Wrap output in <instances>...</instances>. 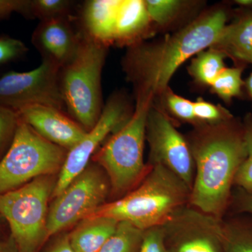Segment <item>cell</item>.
Segmentation results:
<instances>
[{"instance_id":"cell-1","label":"cell","mask_w":252,"mask_h":252,"mask_svg":"<svg viewBox=\"0 0 252 252\" xmlns=\"http://www.w3.org/2000/svg\"><path fill=\"white\" fill-rule=\"evenodd\" d=\"M189 145L195 165L189 205L222 219L231 201L235 174L248 157L243 127L230 120L214 124Z\"/></svg>"},{"instance_id":"cell-2","label":"cell","mask_w":252,"mask_h":252,"mask_svg":"<svg viewBox=\"0 0 252 252\" xmlns=\"http://www.w3.org/2000/svg\"><path fill=\"white\" fill-rule=\"evenodd\" d=\"M226 14L214 11L154 46H135L124 61L129 80L138 94L153 97L166 89L177 69L194 55L212 47L226 25Z\"/></svg>"},{"instance_id":"cell-3","label":"cell","mask_w":252,"mask_h":252,"mask_svg":"<svg viewBox=\"0 0 252 252\" xmlns=\"http://www.w3.org/2000/svg\"><path fill=\"white\" fill-rule=\"evenodd\" d=\"M190 188L180 177L159 164L149 165L142 182L115 201L104 203L87 218L107 217L126 221L141 230L162 225L189 205Z\"/></svg>"},{"instance_id":"cell-4","label":"cell","mask_w":252,"mask_h":252,"mask_svg":"<svg viewBox=\"0 0 252 252\" xmlns=\"http://www.w3.org/2000/svg\"><path fill=\"white\" fill-rule=\"evenodd\" d=\"M152 97L137 94L132 117L97 149L92 158L105 171L110 191L124 196L142 182L149 166L144 162V141Z\"/></svg>"},{"instance_id":"cell-5","label":"cell","mask_w":252,"mask_h":252,"mask_svg":"<svg viewBox=\"0 0 252 252\" xmlns=\"http://www.w3.org/2000/svg\"><path fill=\"white\" fill-rule=\"evenodd\" d=\"M107 50V46L83 34L77 54L60 72L65 109L87 132L95 125L104 108L101 78Z\"/></svg>"},{"instance_id":"cell-6","label":"cell","mask_w":252,"mask_h":252,"mask_svg":"<svg viewBox=\"0 0 252 252\" xmlns=\"http://www.w3.org/2000/svg\"><path fill=\"white\" fill-rule=\"evenodd\" d=\"M56 181L43 176L0 194V214L7 221L18 252H36L47 240L49 200Z\"/></svg>"},{"instance_id":"cell-7","label":"cell","mask_w":252,"mask_h":252,"mask_svg":"<svg viewBox=\"0 0 252 252\" xmlns=\"http://www.w3.org/2000/svg\"><path fill=\"white\" fill-rule=\"evenodd\" d=\"M67 152L41 137L20 118L12 142L0 160V194L61 171Z\"/></svg>"},{"instance_id":"cell-8","label":"cell","mask_w":252,"mask_h":252,"mask_svg":"<svg viewBox=\"0 0 252 252\" xmlns=\"http://www.w3.org/2000/svg\"><path fill=\"white\" fill-rule=\"evenodd\" d=\"M109 190L107 175L99 167L88 165L49 207L48 238L87 218L104 205Z\"/></svg>"},{"instance_id":"cell-9","label":"cell","mask_w":252,"mask_h":252,"mask_svg":"<svg viewBox=\"0 0 252 252\" xmlns=\"http://www.w3.org/2000/svg\"><path fill=\"white\" fill-rule=\"evenodd\" d=\"M61 68L42 59L28 72L10 71L0 77V105L18 112L32 105H48L64 111L60 86Z\"/></svg>"},{"instance_id":"cell-10","label":"cell","mask_w":252,"mask_h":252,"mask_svg":"<svg viewBox=\"0 0 252 252\" xmlns=\"http://www.w3.org/2000/svg\"><path fill=\"white\" fill-rule=\"evenodd\" d=\"M222 219L187 205L162 225L166 252H225Z\"/></svg>"},{"instance_id":"cell-11","label":"cell","mask_w":252,"mask_h":252,"mask_svg":"<svg viewBox=\"0 0 252 252\" xmlns=\"http://www.w3.org/2000/svg\"><path fill=\"white\" fill-rule=\"evenodd\" d=\"M146 137L150 147L149 165L159 164L166 167L191 190L195 165L190 145L165 114L151 107Z\"/></svg>"},{"instance_id":"cell-12","label":"cell","mask_w":252,"mask_h":252,"mask_svg":"<svg viewBox=\"0 0 252 252\" xmlns=\"http://www.w3.org/2000/svg\"><path fill=\"white\" fill-rule=\"evenodd\" d=\"M127 106L122 97L109 99L95 125L86 132L80 142L67 152V157L56 180L53 196L56 198L89 165V162L110 132L126 122Z\"/></svg>"},{"instance_id":"cell-13","label":"cell","mask_w":252,"mask_h":252,"mask_svg":"<svg viewBox=\"0 0 252 252\" xmlns=\"http://www.w3.org/2000/svg\"><path fill=\"white\" fill-rule=\"evenodd\" d=\"M21 119L51 143L69 151L87 131L61 109L48 105L29 106L18 111Z\"/></svg>"},{"instance_id":"cell-14","label":"cell","mask_w":252,"mask_h":252,"mask_svg":"<svg viewBox=\"0 0 252 252\" xmlns=\"http://www.w3.org/2000/svg\"><path fill=\"white\" fill-rule=\"evenodd\" d=\"M72 17L40 21L32 36V42L47 60L63 68L77 54L83 39L81 32L76 31Z\"/></svg>"},{"instance_id":"cell-15","label":"cell","mask_w":252,"mask_h":252,"mask_svg":"<svg viewBox=\"0 0 252 252\" xmlns=\"http://www.w3.org/2000/svg\"><path fill=\"white\" fill-rule=\"evenodd\" d=\"M120 2L121 0L86 1L81 14L82 34L107 46L114 43Z\"/></svg>"},{"instance_id":"cell-16","label":"cell","mask_w":252,"mask_h":252,"mask_svg":"<svg viewBox=\"0 0 252 252\" xmlns=\"http://www.w3.org/2000/svg\"><path fill=\"white\" fill-rule=\"evenodd\" d=\"M150 21L145 1L121 0L114 42L122 44L133 43L146 31Z\"/></svg>"},{"instance_id":"cell-17","label":"cell","mask_w":252,"mask_h":252,"mask_svg":"<svg viewBox=\"0 0 252 252\" xmlns=\"http://www.w3.org/2000/svg\"><path fill=\"white\" fill-rule=\"evenodd\" d=\"M119 221L107 217L85 219L69 235L75 252H99L117 228Z\"/></svg>"},{"instance_id":"cell-18","label":"cell","mask_w":252,"mask_h":252,"mask_svg":"<svg viewBox=\"0 0 252 252\" xmlns=\"http://www.w3.org/2000/svg\"><path fill=\"white\" fill-rule=\"evenodd\" d=\"M211 48L234 59L252 64V14L225 26Z\"/></svg>"},{"instance_id":"cell-19","label":"cell","mask_w":252,"mask_h":252,"mask_svg":"<svg viewBox=\"0 0 252 252\" xmlns=\"http://www.w3.org/2000/svg\"><path fill=\"white\" fill-rule=\"evenodd\" d=\"M225 252H252V222L240 218L222 221Z\"/></svg>"},{"instance_id":"cell-20","label":"cell","mask_w":252,"mask_h":252,"mask_svg":"<svg viewBox=\"0 0 252 252\" xmlns=\"http://www.w3.org/2000/svg\"><path fill=\"white\" fill-rule=\"evenodd\" d=\"M225 56L223 51L214 48L202 51L192 61L189 70L196 80L211 85L225 68Z\"/></svg>"},{"instance_id":"cell-21","label":"cell","mask_w":252,"mask_h":252,"mask_svg":"<svg viewBox=\"0 0 252 252\" xmlns=\"http://www.w3.org/2000/svg\"><path fill=\"white\" fill-rule=\"evenodd\" d=\"M143 230L126 221H119L115 231L99 252H139Z\"/></svg>"},{"instance_id":"cell-22","label":"cell","mask_w":252,"mask_h":252,"mask_svg":"<svg viewBox=\"0 0 252 252\" xmlns=\"http://www.w3.org/2000/svg\"><path fill=\"white\" fill-rule=\"evenodd\" d=\"M73 4L69 0H31L30 14L40 21L70 18Z\"/></svg>"},{"instance_id":"cell-23","label":"cell","mask_w":252,"mask_h":252,"mask_svg":"<svg viewBox=\"0 0 252 252\" xmlns=\"http://www.w3.org/2000/svg\"><path fill=\"white\" fill-rule=\"evenodd\" d=\"M242 72L243 69L240 67H225L210 86L222 99L230 100L241 93L243 85Z\"/></svg>"},{"instance_id":"cell-24","label":"cell","mask_w":252,"mask_h":252,"mask_svg":"<svg viewBox=\"0 0 252 252\" xmlns=\"http://www.w3.org/2000/svg\"><path fill=\"white\" fill-rule=\"evenodd\" d=\"M144 1L151 21L159 25L170 22L181 6L180 1L176 0H147Z\"/></svg>"},{"instance_id":"cell-25","label":"cell","mask_w":252,"mask_h":252,"mask_svg":"<svg viewBox=\"0 0 252 252\" xmlns=\"http://www.w3.org/2000/svg\"><path fill=\"white\" fill-rule=\"evenodd\" d=\"M19 119L17 112L0 105V152L12 142Z\"/></svg>"},{"instance_id":"cell-26","label":"cell","mask_w":252,"mask_h":252,"mask_svg":"<svg viewBox=\"0 0 252 252\" xmlns=\"http://www.w3.org/2000/svg\"><path fill=\"white\" fill-rule=\"evenodd\" d=\"M194 115L195 119L213 124L226 122L230 118L229 114L220 110L217 106L203 100L194 102Z\"/></svg>"},{"instance_id":"cell-27","label":"cell","mask_w":252,"mask_h":252,"mask_svg":"<svg viewBox=\"0 0 252 252\" xmlns=\"http://www.w3.org/2000/svg\"><path fill=\"white\" fill-rule=\"evenodd\" d=\"M28 49L22 41L9 36L0 37V65L22 57Z\"/></svg>"},{"instance_id":"cell-28","label":"cell","mask_w":252,"mask_h":252,"mask_svg":"<svg viewBox=\"0 0 252 252\" xmlns=\"http://www.w3.org/2000/svg\"><path fill=\"white\" fill-rule=\"evenodd\" d=\"M139 252H166L162 225L144 230Z\"/></svg>"},{"instance_id":"cell-29","label":"cell","mask_w":252,"mask_h":252,"mask_svg":"<svg viewBox=\"0 0 252 252\" xmlns=\"http://www.w3.org/2000/svg\"><path fill=\"white\" fill-rule=\"evenodd\" d=\"M167 104L172 112L180 119L185 121L195 120L194 102L171 94L167 96Z\"/></svg>"},{"instance_id":"cell-30","label":"cell","mask_w":252,"mask_h":252,"mask_svg":"<svg viewBox=\"0 0 252 252\" xmlns=\"http://www.w3.org/2000/svg\"><path fill=\"white\" fill-rule=\"evenodd\" d=\"M234 185L248 193H252V157H248L235 174Z\"/></svg>"},{"instance_id":"cell-31","label":"cell","mask_w":252,"mask_h":252,"mask_svg":"<svg viewBox=\"0 0 252 252\" xmlns=\"http://www.w3.org/2000/svg\"><path fill=\"white\" fill-rule=\"evenodd\" d=\"M31 0H0V20L9 17L14 12L30 16Z\"/></svg>"},{"instance_id":"cell-32","label":"cell","mask_w":252,"mask_h":252,"mask_svg":"<svg viewBox=\"0 0 252 252\" xmlns=\"http://www.w3.org/2000/svg\"><path fill=\"white\" fill-rule=\"evenodd\" d=\"M231 200L235 211L239 213L252 215V193H248L242 189H238V190L231 195Z\"/></svg>"},{"instance_id":"cell-33","label":"cell","mask_w":252,"mask_h":252,"mask_svg":"<svg viewBox=\"0 0 252 252\" xmlns=\"http://www.w3.org/2000/svg\"><path fill=\"white\" fill-rule=\"evenodd\" d=\"M243 129V137L248 157H252V117H249Z\"/></svg>"},{"instance_id":"cell-34","label":"cell","mask_w":252,"mask_h":252,"mask_svg":"<svg viewBox=\"0 0 252 252\" xmlns=\"http://www.w3.org/2000/svg\"><path fill=\"white\" fill-rule=\"evenodd\" d=\"M48 252H75L73 250L69 235H64Z\"/></svg>"},{"instance_id":"cell-35","label":"cell","mask_w":252,"mask_h":252,"mask_svg":"<svg viewBox=\"0 0 252 252\" xmlns=\"http://www.w3.org/2000/svg\"><path fill=\"white\" fill-rule=\"evenodd\" d=\"M0 252H18L16 244L11 237L6 241H0Z\"/></svg>"},{"instance_id":"cell-36","label":"cell","mask_w":252,"mask_h":252,"mask_svg":"<svg viewBox=\"0 0 252 252\" xmlns=\"http://www.w3.org/2000/svg\"><path fill=\"white\" fill-rule=\"evenodd\" d=\"M247 86H248L249 93H250L252 98V72L250 77L248 78V81H247Z\"/></svg>"},{"instance_id":"cell-37","label":"cell","mask_w":252,"mask_h":252,"mask_svg":"<svg viewBox=\"0 0 252 252\" xmlns=\"http://www.w3.org/2000/svg\"><path fill=\"white\" fill-rule=\"evenodd\" d=\"M236 2L243 6H252V0H237Z\"/></svg>"},{"instance_id":"cell-38","label":"cell","mask_w":252,"mask_h":252,"mask_svg":"<svg viewBox=\"0 0 252 252\" xmlns=\"http://www.w3.org/2000/svg\"><path fill=\"white\" fill-rule=\"evenodd\" d=\"M4 220V218H3L2 217H1V214H0V232H1V220Z\"/></svg>"}]
</instances>
